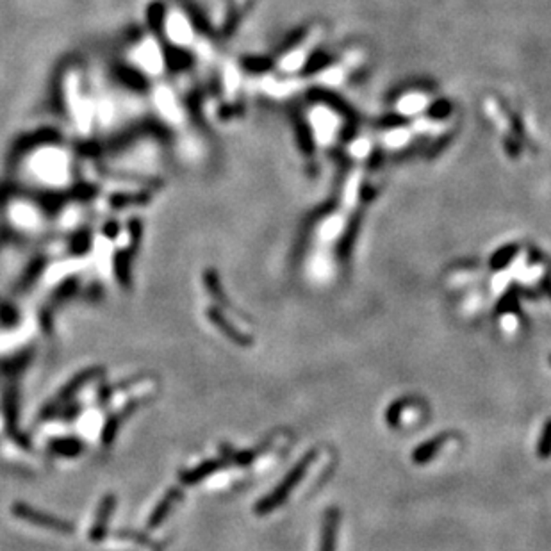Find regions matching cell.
<instances>
[{
	"label": "cell",
	"instance_id": "cell-17",
	"mask_svg": "<svg viewBox=\"0 0 551 551\" xmlns=\"http://www.w3.org/2000/svg\"><path fill=\"white\" fill-rule=\"evenodd\" d=\"M450 113H452V104H450L448 100H439V102H435L428 109V114H430V116H432V118H435V120L446 118V116H448Z\"/></svg>",
	"mask_w": 551,
	"mask_h": 551
},
{
	"label": "cell",
	"instance_id": "cell-20",
	"mask_svg": "<svg viewBox=\"0 0 551 551\" xmlns=\"http://www.w3.org/2000/svg\"><path fill=\"white\" fill-rule=\"evenodd\" d=\"M423 106V99H414V100H409V102L402 104V109L403 111H407V113H414V111H418L419 107Z\"/></svg>",
	"mask_w": 551,
	"mask_h": 551
},
{
	"label": "cell",
	"instance_id": "cell-10",
	"mask_svg": "<svg viewBox=\"0 0 551 551\" xmlns=\"http://www.w3.org/2000/svg\"><path fill=\"white\" fill-rule=\"evenodd\" d=\"M204 282H206V287H207V291L211 293V297H213L214 300L218 302V304H221L223 307H232L230 302H228V298H227V295L223 293V287H221L220 278H218L216 271L207 270L206 275H204Z\"/></svg>",
	"mask_w": 551,
	"mask_h": 551
},
{
	"label": "cell",
	"instance_id": "cell-6",
	"mask_svg": "<svg viewBox=\"0 0 551 551\" xmlns=\"http://www.w3.org/2000/svg\"><path fill=\"white\" fill-rule=\"evenodd\" d=\"M180 498H182V493H180V489L173 487V489L168 490L166 495H164V498L156 505L152 516L149 517V528H157V526H159L161 523L166 519V516L170 514V510L173 509V505H175V503L179 502Z\"/></svg>",
	"mask_w": 551,
	"mask_h": 551
},
{
	"label": "cell",
	"instance_id": "cell-13",
	"mask_svg": "<svg viewBox=\"0 0 551 551\" xmlns=\"http://www.w3.org/2000/svg\"><path fill=\"white\" fill-rule=\"evenodd\" d=\"M537 457L543 460L550 459L551 457V418L547 419L543 432H540L539 445H537Z\"/></svg>",
	"mask_w": 551,
	"mask_h": 551
},
{
	"label": "cell",
	"instance_id": "cell-8",
	"mask_svg": "<svg viewBox=\"0 0 551 551\" xmlns=\"http://www.w3.org/2000/svg\"><path fill=\"white\" fill-rule=\"evenodd\" d=\"M223 464H225V459L207 460V462L200 464L198 468L191 469V471L180 473V482L186 483V485H193V483L200 482V480L207 478V476H211L213 473H216Z\"/></svg>",
	"mask_w": 551,
	"mask_h": 551
},
{
	"label": "cell",
	"instance_id": "cell-1",
	"mask_svg": "<svg viewBox=\"0 0 551 551\" xmlns=\"http://www.w3.org/2000/svg\"><path fill=\"white\" fill-rule=\"evenodd\" d=\"M316 457H318V452H316V450H311V452L305 453L304 459H302L300 462H298L297 466L287 473V476H285L277 487H275L273 493H270L266 498H263L257 505H255V514H257V516H266V514L273 512L278 505H282V503L287 500L289 493H291V490L300 483V480L304 478L305 473H307V468L314 462Z\"/></svg>",
	"mask_w": 551,
	"mask_h": 551
},
{
	"label": "cell",
	"instance_id": "cell-2",
	"mask_svg": "<svg viewBox=\"0 0 551 551\" xmlns=\"http://www.w3.org/2000/svg\"><path fill=\"white\" fill-rule=\"evenodd\" d=\"M11 512L15 514L16 517H20V519L29 521V523H32V525L42 526V528H47V530H52V532H59V533L73 532L72 523L61 519V517L39 512V510L32 509V507L27 505V503H15V505L11 507Z\"/></svg>",
	"mask_w": 551,
	"mask_h": 551
},
{
	"label": "cell",
	"instance_id": "cell-11",
	"mask_svg": "<svg viewBox=\"0 0 551 551\" xmlns=\"http://www.w3.org/2000/svg\"><path fill=\"white\" fill-rule=\"evenodd\" d=\"M50 450L57 455L63 457H77L84 450V445L75 438L70 439H57V441L50 442Z\"/></svg>",
	"mask_w": 551,
	"mask_h": 551
},
{
	"label": "cell",
	"instance_id": "cell-14",
	"mask_svg": "<svg viewBox=\"0 0 551 551\" xmlns=\"http://www.w3.org/2000/svg\"><path fill=\"white\" fill-rule=\"evenodd\" d=\"M297 136H298V144H300V149L304 150L305 154H311L312 149H314V147H312V134H311V129H309L304 122H298Z\"/></svg>",
	"mask_w": 551,
	"mask_h": 551
},
{
	"label": "cell",
	"instance_id": "cell-21",
	"mask_svg": "<svg viewBox=\"0 0 551 551\" xmlns=\"http://www.w3.org/2000/svg\"><path fill=\"white\" fill-rule=\"evenodd\" d=\"M550 362H551V355H550Z\"/></svg>",
	"mask_w": 551,
	"mask_h": 551
},
{
	"label": "cell",
	"instance_id": "cell-9",
	"mask_svg": "<svg viewBox=\"0 0 551 551\" xmlns=\"http://www.w3.org/2000/svg\"><path fill=\"white\" fill-rule=\"evenodd\" d=\"M102 371L104 369H100V368H92V369H88V371L79 373V375H77L72 382H68V384H66V388L63 389L61 392H59L56 403H63V402H66V400L72 398V396L75 395V392L79 391L82 385L88 384L89 380H93V378H95V376H99Z\"/></svg>",
	"mask_w": 551,
	"mask_h": 551
},
{
	"label": "cell",
	"instance_id": "cell-7",
	"mask_svg": "<svg viewBox=\"0 0 551 551\" xmlns=\"http://www.w3.org/2000/svg\"><path fill=\"white\" fill-rule=\"evenodd\" d=\"M450 438V433H441V435H435V438L432 439V441L428 442H423V445H419L418 448L414 450V453H412V462L414 464H426L430 462V460L433 459V457L438 455L439 450L445 446V442L448 441Z\"/></svg>",
	"mask_w": 551,
	"mask_h": 551
},
{
	"label": "cell",
	"instance_id": "cell-12",
	"mask_svg": "<svg viewBox=\"0 0 551 551\" xmlns=\"http://www.w3.org/2000/svg\"><path fill=\"white\" fill-rule=\"evenodd\" d=\"M517 250H519L517 244H507V247L500 248V250L493 255V259H490V268H493V270H503V268H505L507 264H510V261L516 257Z\"/></svg>",
	"mask_w": 551,
	"mask_h": 551
},
{
	"label": "cell",
	"instance_id": "cell-4",
	"mask_svg": "<svg viewBox=\"0 0 551 551\" xmlns=\"http://www.w3.org/2000/svg\"><path fill=\"white\" fill-rule=\"evenodd\" d=\"M114 505H116V498H114V495H106L102 502H100L99 510H97L95 523H93V528L92 532H89V539H92L93 543H100V540L106 537L107 523H109L111 516H113Z\"/></svg>",
	"mask_w": 551,
	"mask_h": 551
},
{
	"label": "cell",
	"instance_id": "cell-18",
	"mask_svg": "<svg viewBox=\"0 0 551 551\" xmlns=\"http://www.w3.org/2000/svg\"><path fill=\"white\" fill-rule=\"evenodd\" d=\"M118 418H109L106 423V428H104V433H102V441L104 445H111L114 439V435H116V430H118Z\"/></svg>",
	"mask_w": 551,
	"mask_h": 551
},
{
	"label": "cell",
	"instance_id": "cell-5",
	"mask_svg": "<svg viewBox=\"0 0 551 551\" xmlns=\"http://www.w3.org/2000/svg\"><path fill=\"white\" fill-rule=\"evenodd\" d=\"M341 519V512L338 509H328L323 519V528H321V543L320 551H335V533H338V525Z\"/></svg>",
	"mask_w": 551,
	"mask_h": 551
},
{
	"label": "cell",
	"instance_id": "cell-3",
	"mask_svg": "<svg viewBox=\"0 0 551 551\" xmlns=\"http://www.w3.org/2000/svg\"><path fill=\"white\" fill-rule=\"evenodd\" d=\"M206 314H207V318H209L211 323H213L214 327H216L218 330L221 332V334L227 335V338L230 339L232 342H236V345H240V346L254 345V341H252L250 335H247V334H243L241 330H237V328L232 325V321L228 320V318H225V314L218 307H209L207 309Z\"/></svg>",
	"mask_w": 551,
	"mask_h": 551
},
{
	"label": "cell",
	"instance_id": "cell-19",
	"mask_svg": "<svg viewBox=\"0 0 551 551\" xmlns=\"http://www.w3.org/2000/svg\"><path fill=\"white\" fill-rule=\"evenodd\" d=\"M327 63H328V57L325 56V54L318 52L314 57H312L311 61H309L307 72H316V70L325 68V65H327Z\"/></svg>",
	"mask_w": 551,
	"mask_h": 551
},
{
	"label": "cell",
	"instance_id": "cell-15",
	"mask_svg": "<svg viewBox=\"0 0 551 551\" xmlns=\"http://www.w3.org/2000/svg\"><path fill=\"white\" fill-rule=\"evenodd\" d=\"M114 266H116V277H118L120 284L123 287H129L130 285V277H129V266H127V259L125 263H123V252H120L114 259Z\"/></svg>",
	"mask_w": 551,
	"mask_h": 551
},
{
	"label": "cell",
	"instance_id": "cell-16",
	"mask_svg": "<svg viewBox=\"0 0 551 551\" xmlns=\"http://www.w3.org/2000/svg\"><path fill=\"white\" fill-rule=\"evenodd\" d=\"M407 403H409V400H398V402H395L391 405V407H389L385 419H388V423H389V426H391V428H396V426H400V416H402L403 407H405Z\"/></svg>",
	"mask_w": 551,
	"mask_h": 551
}]
</instances>
